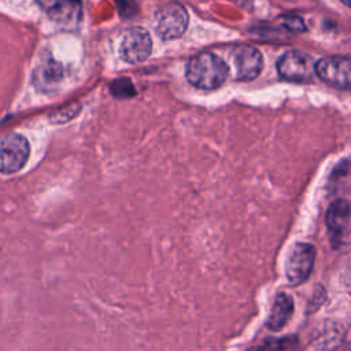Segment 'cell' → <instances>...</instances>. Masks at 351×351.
Returning <instances> with one entry per match:
<instances>
[{"label":"cell","mask_w":351,"mask_h":351,"mask_svg":"<svg viewBox=\"0 0 351 351\" xmlns=\"http://www.w3.org/2000/svg\"><path fill=\"white\" fill-rule=\"evenodd\" d=\"M228 64L213 52H200L189 59L186 64L188 81L199 89L213 90L219 88L226 77Z\"/></svg>","instance_id":"cell-1"},{"label":"cell","mask_w":351,"mask_h":351,"mask_svg":"<svg viewBox=\"0 0 351 351\" xmlns=\"http://www.w3.org/2000/svg\"><path fill=\"white\" fill-rule=\"evenodd\" d=\"M189 16L185 7L177 1L162 5L154 18L155 32L163 40L181 37L188 27Z\"/></svg>","instance_id":"cell-2"},{"label":"cell","mask_w":351,"mask_h":351,"mask_svg":"<svg viewBox=\"0 0 351 351\" xmlns=\"http://www.w3.org/2000/svg\"><path fill=\"white\" fill-rule=\"evenodd\" d=\"M315 262V248L308 243H296L285 259V277L291 285H302L311 274Z\"/></svg>","instance_id":"cell-3"},{"label":"cell","mask_w":351,"mask_h":351,"mask_svg":"<svg viewBox=\"0 0 351 351\" xmlns=\"http://www.w3.org/2000/svg\"><path fill=\"white\" fill-rule=\"evenodd\" d=\"M27 140L16 133L7 134L0 138V173L12 174L19 171L29 158Z\"/></svg>","instance_id":"cell-4"},{"label":"cell","mask_w":351,"mask_h":351,"mask_svg":"<svg viewBox=\"0 0 351 351\" xmlns=\"http://www.w3.org/2000/svg\"><path fill=\"white\" fill-rule=\"evenodd\" d=\"M315 74L326 84L351 90V58L348 56H325L315 63Z\"/></svg>","instance_id":"cell-5"},{"label":"cell","mask_w":351,"mask_h":351,"mask_svg":"<svg viewBox=\"0 0 351 351\" xmlns=\"http://www.w3.org/2000/svg\"><path fill=\"white\" fill-rule=\"evenodd\" d=\"M277 71L281 78L292 82H304L315 74V63L313 59L300 51H288L280 56Z\"/></svg>","instance_id":"cell-6"},{"label":"cell","mask_w":351,"mask_h":351,"mask_svg":"<svg viewBox=\"0 0 351 351\" xmlns=\"http://www.w3.org/2000/svg\"><path fill=\"white\" fill-rule=\"evenodd\" d=\"M152 48V40L143 27L129 29L121 41L119 55L128 63H140L145 60Z\"/></svg>","instance_id":"cell-7"},{"label":"cell","mask_w":351,"mask_h":351,"mask_svg":"<svg viewBox=\"0 0 351 351\" xmlns=\"http://www.w3.org/2000/svg\"><path fill=\"white\" fill-rule=\"evenodd\" d=\"M236 78L239 81H251L256 78L263 67L262 53L250 45H243L233 55Z\"/></svg>","instance_id":"cell-8"},{"label":"cell","mask_w":351,"mask_h":351,"mask_svg":"<svg viewBox=\"0 0 351 351\" xmlns=\"http://www.w3.org/2000/svg\"><path fill=\"white\" fill-rule=\"evenodd\" d=\"M64 70L60 63H58L52 58H47L40 62V64L34 69L33 82L36 88L41 92H52L55 90L60 82L63 81Z\"/></svg>","instance_id":"cell-9"},{"label":"cell","mask_w":351,"mask_h":351,"mask_svg":"<svg viewBox=\"0 0 351 351\" xmlns=\"http://www.w3.org/2000/svg\"><path fill=\"white\" fill-rule=\"evenodd\" d=\"M351 219V204L344 199L335 200L326 211V226L333 240L340 239Z\"/></svg>","instance_id":"cell-10"},{"label":"cell","mask_w":351,"mask_h":351,"mask_svg":"<svg viewBox=\"0 0 351 351\" xmlns=\"http://www.w3.org/2000/svg\"><path fill=\"white\" fill-rule=\"evenodd\" d=\"M293 314V300L288 293L280 292L270 308V313L267 315V321H266V326L270 330H281L287 322L289 321V318Z\"/></svg>","instance_id":"cell-11"},{"label":"cell","mask_w":351,"mask_h":351,"mask_svg":"<svg viewBox=\"0 0 351 351\" xmlns=\"http://www.w3.org/2000/svg\"><path fill=\"white\" fill-rule=\"evenodd\" d=\"M296 339L285 337V339H267L262 344L251 348L250 351H289L293 350Z\"/></svg>","instance_id":"cell-12"},{"label":"cell","mask_w":351,"mask_h":351,"mask_svg":"<svg viewBox=\"0 0 351 351\" xmlns=\"http://www.w3.org/2000/svg\"><path fill=\"white\" fill-rule=\"evenodd\" d=\"M36 3L47 12L52 15H63L64 10L71 5H78L80 0H36Z\"/></svg>","instance_id":"cell-13"},{"label":"cell","mask_w":351,"mask_h":351,"mask_svg":"<svg viewBox=\"0 0 351 351\" xmlns=\"http://www.w3.org/2000/svg\"><path fill=\"white\" fill-rule=\"evenodd\" d=\"M284 25L291 32H304L307 29L304 21L299 15H287L284 18Z\"/></svg>","instance_id":"cell-14"},{"label":"cell","mask_w":351,"mask_h":351,"mask_svg":"<svg viewBox=\"0 0 351 351\" xmlns=\"http://www.w3.org/2000/svg\"><path fill=\"white\" fill-rule=\"evenodd\" d=\"M343 4H346L347 7H350L351 8V0H340Z\"/></svg>","instance_id":"cell-15"}]
</instances>
